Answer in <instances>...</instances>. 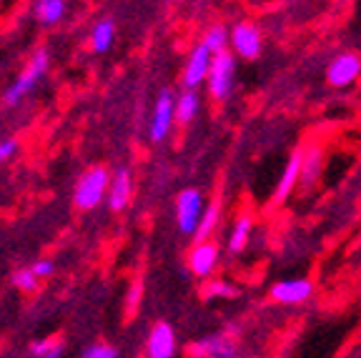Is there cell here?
Instances as JSON below:
<instances>
[{"label":"cell","mask_w":361,"mask_h":358,"mask_svg":"<svg viewBox=\"0 0 361 358\" xmlns=\"http://www.w3.org/2000/svg\"><path fill=\"white\" fill-rule=\"evenodd\" d=\"M108 188H111V175H108L106 168H90L85 171L78 178L73 188V203L80 208V211H90L96 208L103 198H108Z\"/></svg>","instance_id":"1"},{"label":"cell","mask_w":361,"mask_h":358,"mask_svg":"<svg viewBox=\"0 0 361 358\" xmlns=\"http://www.w3.org/2000/svg\"><path fill=\"white\" fill-rule=\"evenodd\" d=\"M191 358H238V328L228 326L221 333L206 336L188 346Z\"/></svg>","instance_id":"2"},{"label":"cell","mask_w":361,"mask_h":358,"mask_svg":"<svg viewBox=\"0 0 361 358\" xmlns=\"http://www.w3.org/2000/svg\"><path fill=\"white\" fill-rule=\"evenodd\" d=\"M233 78H236V56L231 51H224L219 56H214L209 73V95L214 101H226L233 90Z\"/></svg>","instance_id":"3"},{"label":"cell","mask_w":361,"mask_h":358,"mask_svg":"<svg viewBox=\"0 0 361 358\" xmlns=\"http://www.w3.org/2000/svg\"><path fill=\"white\" fill-rule=\"evenodd\" d=\"M203 193L196 188H186L180 190L178 198H176V223H178V230L186 235H196L198 226H201L203 218Z\"/></svg>","instance_id":"4"},{"label":"cell","mask_w":361,"mask_h":358,"mask_svg":"<svg viewBox=\"0 0 361 358\" xmlns=\"http://www.w3.org/2000/svg\"><path fill=\"white\" fill-rule=\"evenodd\" d=\"M361 80V53H338L326 68V83L331 88H349Z\"/></svg>","instance_id":"5"},{"label":"cell","mask_w":361,"mask_h":358,"mask_svg":"<svg viewBox=\"0 0 361 358\" xmlns=\"http://www.w3.org/2000/svg\"><path fill=\"white\" fill-rule=\"evenodd\" d=\"M48 63H51V58H48V53L45 51H38L33 58H30V63L23 68V73L18 75V80L8 88V93H6L8 106H16L23 95L33 90V85L38 83V80L45 75V70H48Z\"/></svg>","instance_id":"6"},{"label":"cell","mask_w":361,"mask_h":358,"mask_svg":"<svg viewBox=\"0 0 361 358\" xmlns=\"http://www.w3.org/2000/svg\"><path fill=\"white\" fill-rule=\"evenodd\" d=\"M264 48V35H261L259 25L251 20H241L231 28V53L243 61H256Z\"/></svg>","instance_id":"7"},{"label":"cell","mask_w":361,"mask_h":358,"mask_svg":"<svg viewBox=\"0 0 361 358\" xmlns=\"http://www.w3.org/2000/svg\"><path fill=\"white\" fill-rule=\"evenodd\" d=\"M211 63H214V53H211L203 43H198L191 51V56H188L186 68H183V78H180L183 85H186V90H196L198 85L209 80Z\"/></svg>","instance_id":"8"},{"label":"cell","mask_w":361,"mask_h":358,"mask_svg":"<svg viewBox=\"0 0 361 358\" xmlns=\"http://www.w3.org/2000/svg\"><path fill=\"white\" fill-rule=\"evenodd\" d=\"M301 166H304V148H296V151L291 153V158L286 161V166H283L281 175H279V183H276V188H274V196H271L274 206L286 203V198L296 190V185H299V180H301Z\"/></svg>","instance_id":"9"},{"label":"cell","mask_w":361,"mask_h":358,"mask_svg":"<svg viewBox=\"0 0 361 358\" xmlns=\"http://www.w3.org/2000/svg\"><path fill=\"white\" fill-rule=\"evenodd\" d=\"M176 121V101L171 90H161V95L156 98V106H153V116H151V140H164L169 135L171 125Z\"/></svg>","instance_id":"10"},{"label":"cell","mask_w":361,"mask_h":358,"mask_svg":"<svg viewBox=\"0 0 361 358\" xmlns=\"http://www.w3.org/2000/svg\"><path fill=\"white\" fill-rule=\"evenodd\" d=\"M314 296V283L309 278H288L271 285V298L281 306H299Z\"/></svg>","instance_id":"11"},{"label":"cell","mask_w":361,"mask_h":358,"mask_svg":"<svg viewBox=\"0 0 361 358\" xmlns=\"http://www.w3.org/2000/svg\"><path fill=\"white\" fill-rule=\"evenodd\" d=\"M219 246L214 241H203V243H196L188 253V266H191V273L198 276V278H206L216 271L219 266Z\"/></svg>","instance_id":"12"},{"label":"cell","mask_w":361,"mask_h":358,"mask_svg":"<svg viewBox=\"0 0 361 358\" xmlns=\"http://www.w3.org/2000/svg\"><path fill=\"white\" fill-rule=\"evenodd\" d=\"M148 358H176V331L169 323H156L146 341Z\"/></svg>","instance_id":"13"},{"label":"cell","mask_w":361,"mask_h":358,"mask_svg":"<svg viewBox=\"0 0 361 358\" xmlns=\"http://www.w3.org/2000/svg\"><path fill=\"white\" fill-rule=\"evenodd\" d=\"M322 171H324V151L319 146H311L304 151V166H301V180L299 188L304 193H311L316 188V183L322 180Z\"/></svg>","instance_id":"14"},{"label":"cell","mask_w":361,"mask_h":358,"mask_svg":"<svg viewBox=\"0 0 361 358\" xmlns=\"http://www.w3.org/2000/svg\"><path fill=\"white\" fill-rule=\"evenodd\" d=\"M130 193H133L130 173L128 171H118L111 178V188H108V206H111V211H123L130 201Z\"/></svg>","instance_id":"15"},{"label":"cell","mask_w":361,"mask_h":358,"mask_svg":"<svg viewBox=\"0 0 361 358\" xmlns=\"http://www.w3.org/2000/svg\"><path fill=\"white\" fill-rule=\"evenodd\" d=\"M251 230H254V218L248 213H241L236 218L231 228V235H228V253L231 256H241L248 246V238H251Z\"/></svg>","instance_id":"16"},{"label":"cell","mask_w":361,"mask_h":358,"mask_svg":"<svg viewBox=\"0 0 361 358\" xmlns=\"http://www.w3.org/2000/svg\"><path fill=\"white\" fill-rule=\"evenodd\" d=\"M221 223V198H214V201L206 206V211H203V218H201V226H198L196 230V243H203V241H211V235H214V230L219 228Z\"/></svg>","instance_id":"17"},{"label":"cell","mask_w":361,"mask_h":358,"mask_svg":"<svg viewBox=\"0 0 361 358\" xmlns=\"http://www.w3.org/2000/svg\"><path fill=\"white\" fill-rule=\"evenodd\" d=\"M201 43L206 45L214 56H219V53H224V51L231 48V30L226 28V25H221V23H216V25H211V28L206 30V35H203Z\"/></svg>","instance_id":"18"},{"label":"cell","mask_w":361,"mask_h":358,"mask_svg":"<svg viewBox=\"0 0 361 358\" xmlns=\"http://www.w3.org/2000/svg\"><path fill=\"white\" fill-rule=\"evenodd\" d=\"M198 108H201V101H198L196 90H186L183 95H178V101H176V121L180 125L191 123L193 118L198 116Z\"/></svg>","instance_id":"19"},{"label":"cell","mask_w":361,"mask_h":358,"mask_svg":"<svg viewBox=\"0 0 361 358\" xmlns=\"http://www.w3.org/2000/svg\"><path fill=\"white\" fill-rule=\"evenodd\" d=\"M113 38H116V23H113L111 18L98 20L96 28H93V51L106 53L113 45Z\"/></svg>","instance_id":"20"},{"label":"cell","mask_w":361,"mask_h":358,"mask_svg":"<svg viewBox=\"0 0 361 358\" xmlns=\"http://www.w3.org/2000/svg\"><path fill=\"white\" fill-rule=\"evenodd\" d=\"M238 293L241 291H238L233 283H228L226 278H214L203 285L201 296H203V301H214V298H226V301H231V298H236Z\"/></svg>","instance_id":"21"},{"label":"cell","mask_w":361,"mask_h":358,"mask_svg":"<svg viewBox=\"0 0 361 358\" xmlns=\"http://www.w3.org/2000/svg\"><path fill=\"white\" fill-rule=\"evenodd\" d=\"M66 13V3L63 0H40L35 6V18H38L43 25H53L58 23Z\"/></svg>","instance_id":"22"},{"label":"cell","mask_w":361,"mask_h":358,"mask_svg":"<svg viewBox=\"0 0 361 358\" xmlns=\"http://www.w3.org/2000/svg\"><path fill=\"white\" fill-rule=\"evenodd\" d=\"M13 283H16L20 291L30 293V291H35V288H38V276H35L30 268L16 271V273H13Z\"/></svg>","instance_id":"23"},{"label":"cell","mask_w":361,"mask_h":358,"mask_svg":"<svg viewBox=\"0 0 361 358\" xmlns=\"http://www.w3.org/2000/svg\"><path fill=\"white\" fill-rule=\"evenodd\" d=\"M56 348H61V341H56V338H45V341H35L33 346H30V353H33L35 358H45L48 353H53Z\"/></svg>","instance_id":"24"},{"label":"cell","mask_w":361,"mask_h":358,"mask_svg":"<svg viewBox=\"0 0 361 358\" xmlns=\"http://www.w3.org/2000/svg\"><path fill=\"white\" fill-rule=\"evenodd\" d=\"M83 358H118V351L106 343H96V346H90L83 351Z\"/></svg>","instance_id":"25"},{"label":"cell","mask_w":361,"mask_h":358,"mask_svg":"<svg viewBox=\"0 0 361 358\" xmlns=\"http://www.w3.org/2000/svg\"><path fill=\"white\" fill-rule=\"evenodd\" d=\"M53 268H56V266H53V261H38V264L30 266V271H33V273L38 276V278H45V276H51Z\"/></svg>","instance_id":"26"},{"label":"cell","mask_w":361,"mask_h":358,"mask_svg":"<svg viewBox=\"0 0 361 358\" xmlns=\"http://www.w3.org/2000/svg\"><path fill=\"white\" fill-rule=\"evenodd\" d=\"M16 151H18L16 140H3V143H0V163H6Z\"/></svg>","instance_id":"27"},{"label":"cell","mask_w":361,"mask_h":358,"mask_svg":"<svg viewBox=\"0 0 361 358\" xmlns=\"http://www.w3.org/2000/svg\"><path fill=\"white\" fill-rule=\"evenodd\" d=\"M135 303H141V283L135 280L133 288H130V296H128V314L135 311Z\"/></svg>","instance_id":"28"},{"label":"cell","mask_w":361,"mask_h":358,"mask_svg":"<svg viewBox=\"0 0 361 358\" xmlns=\"http://www.w3.org/2000/svg\"><path fill=\"white\" fill-rule=\"evenodd\" d=\"M45 358H61V348H56V351L48 353V356H45Z\"/></svg>","instance_id":"29"},{"label":"cell","mask_w":361,"mask_h":358,"mask_svg":"<svg viewBox=\"0 0 361 358\" xmlns=\"http://www.w3.org/2000/svg\"><path fill=\"white\" fill-rule=\"evenodd\" d=\"M359 85H361V80H359Z\"/></svg>","instance_id":"30"}]
</instances>
